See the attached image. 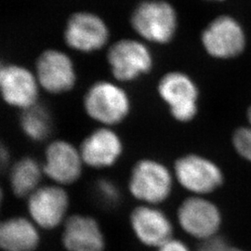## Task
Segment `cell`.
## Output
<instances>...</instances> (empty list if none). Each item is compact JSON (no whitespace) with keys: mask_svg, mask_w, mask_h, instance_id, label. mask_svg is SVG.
Here are the masks:
<instances>
[{"mask_svg":"<svg viewBox=\"0 0 251 251\" xmlns=\"http://www.w3.org/2000/svg\"><path fill=\"white\" fill-rule=\"evenodd\" d=\"M88 117L102 126L112 127L122 123L131 110L130 98L119 84L100 80L92 84L83 98Z\"/></svg>","mask_w":251,"mask_h":251,"instance_id":"1","label":"cell"},{"mask_svg":"<svg viewBox=\"0 0 251 251\" xmlns=\"http://www.w3.org/2000/svg\"><path fill=\"white\" fill-rule=\"evenodd\" d=\"M173 172L162 162L144 158L135 163L128 179L130 195L143 205L158 206L171 197Z\"/></svg>","mask_w":251,"mask_h":251,"instance_id":"2","label":"cell"},{"mask_svg":"<svg viewBox=\"0 0 251 251\" xmlns=\"http://www.w3.org/2000/svg\"><path fill=\"white\" fill-rule=\"evenodd\" d=\"M131 26L143 39L159 45L172 41L178 28V15L170 2L145 0L135 8Z\"/></svg>","mask_w":251,"mask_h":251,"instance_id":"3","label":"cell"},{"mask_svg":"<svg viewBox=\"0 0 251 251\" xmlns=\"http://www.w3.org/2000/svg\"><path fill=\"white\" fill-rule=\"evenodd\" d=\"M108 65L117 82L127 83L139 79L152 71L153 58L144 42L125 38L110 47Z\"/></svg>","mask_w":251,"mask_h":251,"instance_id":"4","label":"cell"},{"mask_svg":"<svg viewBox=\"0 0 251 251\" xmlns=\"http://www.w3.org/2000/svg\"><path fill=\"white\" fill-rule=\"evenodd\" d=\"M157 93L176 121L187 123L197 116L198 86L185 73H166L158 81Z\"/></svg>","mask_w":251,"mask_h":251,"instance_id":"5","label":"cell"},{"mask_svg":"<svg viewBox=\"0 0 251 251\" xmlns=\"http://www.w3.org/2000/svg\"><path fill=\"white\" fill-rule=\"evenodd\" d=\"M29 218L39 228L52 230L66 221L70 199L63 186H40L27 198Z\"/></svg>","mask_w":251,"mask_h":251,"instance_id":"6","label":"cell"},{"mask_svg":"<svg viewBox=\"0 0 251 251\" xmlns=\"http://www.w3.org/2000/svg\"><path fill=\"white\" fill-rule=\"evenodd\" d=\"M173 174L183 188L197 196L213 192L224 179L215 163L194 153L179 157L174 164Z\"/></svg>","mask_w":251,"mask_h":251,"instance_id":"7","label":"cell"},{"mask_svg":"<svg viewBox=\"0 0 251 251\" xmlns=\"http://www.w3.org/2000/svg\"><path fill=\"white\" fill-rule=\"evenodd\" d=\"M35 74L40 88L50 94L69 92L77 80L72 59L55 49L46 50L38 56Z\"/></svg>","mask_w":251,"mask_h":251,"instance_id":"8","label":"cell"},{"mask_svg":"<svg viewBox=\"0 0 251 251\" xmlns=\"http://www.w3.org/2000/svg\"><path fill=\"white\" fill-rule=\"evenodd\" d=\"M109 28L95 13L79 11L67 21L64 30L65 44L76 51L91 53L101 50L109 40Z\"/></svg>","mask_w":251,"mask_h":251,"instance_id":"9","label":"cell"},{"mask_svg":"<svg viewBox=\"0 0 251 251\" xmlns=\"http://www.w3.org/2000/svg\"><path fill=\"white\" fill-rule=\"evenodd\" d=\"M40 89L36 74L26 67L15 63L3 64L1 66V96L9 106L23 111L36 105Z\"/></svg>","mask_w":251,"mask_h":251,"instance_id":"10","label":"cell"},{"mask_svg":"<svg viewBox=\"0 0 251 251\" xmlns=\"http://www.w3.org/2000/svg\"><path fill=\"white\" fill-rule=\"evenodd\" d=\"M84 166L79 148L67 141H53L46 148L43 171L54 184L64 187L75 183Z\"/></svg>","mask_w":251,"mask_h":251,"instance_id":"11","label":"cell"},{"mask_svg":"<svg viewBox=\"0 0 251 251\" xmlns=\"http://www.w3.org/2000/svg\"><path fill=\"white\" fill-rule=\"evenodd\" d=\"M202 45L207 54L214 58L228 59L242 52L246 36L239 23L231 16L213 20L201 36Z\"/></svg>","mask_w":251,"mask_h":251,"instance_id":"12","label":"cell"},{"mask_svg":"<svg viewBox=\"0 0 251 251\" xmlns=\"http://www.w3.org/2000/svg\"><path fill=\"white\" fill-rule=\"evenodd\" d=\"M177 218L185 233L204 241L214 237L221 225L218 207L198 196L187 198L180 204Z\"/></svg>","mask_w":251,"mask_h":251,"instance_id":"13","label":"cell"},{"mask_svg":"<svg viewBox=\"0 0 251 251\" xmlns=\"http://www.w3.org/2000/svg\"><path fill=\"white\" fill-rule=\"evenodd\" d=\"M78 148L84 164L95 170L113 167L124 152L120 136L112 127L102 126L85 137Z\"/></svg>","mask_w":251,"mask_h":251,"instance_id":"14","label":"cell"},{"mask_svg":"<svg viewBox=\"0 0 251 251\" xmlns=\"http://www.w3.org/2000/svg\"><path fill=\"white\" fill-rule=\"evenodd\" d=\"M129 223L136 238L147 247L159 248L172 238L171 220L157 206H136L130 213Z\"/></svg>","mask_w":251,"mask_h":251,"instance_id":"15","label":"cell"},{"mask_svg":"<svg viewBox=\"0 0 251 251\" xmlns=\"http://www.w3.org/2000/svg\"><path fill=\"white\" fill-rule=\"evenodd\" d=\"M62 241L67 251H103L105 248L99 223L88 215L68 217L63 224Z\"/></svg>","mask_w":251,"mask_h":251,"instance_id":"16","label":"cell"},{"mask_svg":"<svg viewBox=\"0 0 251 251\" xmlns=\"http://www.w3.org/2000/svg\"><path fill=\"white\" fill-rule=\"evenodd\" d=\"M38 229L30 218H9L0 225V246L5 251H34L40 242Z\"/></svg>","mask_w":251,"mask_h":251,"instance_id":"17","label":"cell"},{"mask_svg":"<svg viewBox=\"0 0 251 251\" xmlns=\"http://www.w3.org/2000/svg\"><path fill=\"white\" fill-rule=\"evenodd\" d=\"M43 167L35 158L26 156L16 162L9 172V185L18 198H28L40 187Z\"/></svg>","mask_w":251,"mask_h":251,"instance_id":"18","label":"cell"},{"mask_svg":"<svg viewBox=\"0 0 251 251\" xmlns=\"http://www.w3.org/2000/svg\"><path fill=\"white\" fill-rule=\"evenodd\" d=\"M20 126L23 133L33 142H43L52 129V118L47 108L36 104L22 111Z\"/></svg>","mask_w":251,"mask_h":251,"instance_id":"19","label":"cell"},{"mask_svg":"<svg viewBox=\"0 0 251 251\" xmlns=\"http://www.w3.org/2000/svg\"><path fill=\"white\" fill-rule=\"evenodd\" d=\"M96 191L101 202L109 206L117 205L121 198L120 190L117 184L110 179H99L96 183Z\"/></svg>","mask_w":251,"mask_h":251,"instance_id":"20","label":"cell"},{"mask_svg":"<svg viewBox=\"0 0 251 251\" xmlns=\"http://www.w3.org/2000/svg\"><path fill=\"white\" fill-rule=\"evenodd\" d=\"M233 145L244 158L251 161V127H241L233 135Z\"/></svg>","mask_w":251,"mask_h":251,"instance_id":"21","label":"cell"},{"mask_svg":"<svg viewBox=\"0 0 251 251\" xmlns=\"http://www.w3.org/2000/svg\"><path fill=\"white\" fill-rule=\"evenodd\" d=\"M229 247L224 238L214 236L202 243L198 251H228Z\"/></svg>","mask_w":251,"mask_h":251,"instance_id":"22","label":"cell"},{"mask_svg":"<svg viewBox=\"0 0 251 251\" xmlns=\"http://www.w3.org/2000/svg\"><path fill=\"white\" fill-rule=\"evenodd\" d=\"M158 251H190V250L182 241L171 238L159 247Z\"/></svg>","mask_w":251,"mask_h":251,"instance_id":"23","label":"cell"},{"mask_svg":"<svg viewBox=\"0 0 251 251\" xmlns=\"http://www.w3.org/2000/svg\"><path fill=\"white\" fill-rule=\"evenodd\" d=\"M228 251H243L241 250H238V249H233V248H229Z\"/></svg>","mask_w":251,"mask_h":251,"instance_id":"24","label":"cell"},{"mask_svg":"<svg viewBox=\"0 0 251 251\" xmlns=\"http://www.w3.org/2000/svg\"><path fill=\"white\" fill-rule=\"evenodd\" d=\"M249 119H250V122H251V108L250 109V111H249Z\"/></svg>","mask_w":251,"mask_h":251,"instance_id":"25","label":"cell"},{"mask_svg":"<svg viewBox=\"0 0 251 251\" xmlns=\"http://www.w3.org/2000/svg\"><path fill=\"white\" fill-rule=\"evenodd\" d=\"M210 1H223V0H210Z\"/></svg>","mask_w":251,"mask_h":251,"instance_id":"26","label":"cell"}]
</instances>
